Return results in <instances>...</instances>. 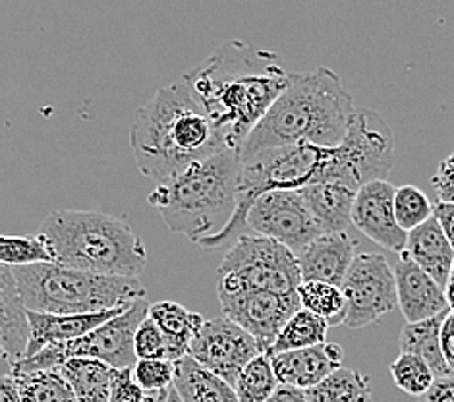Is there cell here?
<instances>
[{
    "instance_id": "6da1fadb",
    "label": "cell",
    "mask_w": 454,
    "mask_h": 402,
    "mask_svg": "<svg viewBox=\"0 0 454 402\" xmlns=\"http://www.w3.org/2000/svg\"><path fill=\"white\" fill-rule=\"evenodd\" d=\"M182 78L219 130L224 146L240 151L286 90L290 74L273 51L231 39Z\"/></svg>"
},
{
    "instance_id": "7a4b0ae2",
    "label": "cell",
    "mask_w": 454,
    "mask_h": 402,
    "mask_svg": "<svg viewBox=\"0 0 454 402\" xmlns=\"http://www.w3.org/2000/svg\"><path fill=\"white\" fill-rule=\"evenodd\" d=\"M129 147L137 170L163 184L224 149V141L186 80L160 88L134 114Z\"/></svg>"
},
{
    "instance_id": "3957f363",
    "label": "cell",
    "mask_w": 454,
    "mask_h": 402,
    "mask_svg": "<svg viewBox=\"0 0 454 402\" xmlns=\"http://www.w3.org/2000/svg\"><path fill=\"white\" fill-rule=\"evenodd\" d=\"M354 113L352 95L337 72L321 67L290 74L286 90L246 138L240 155L246 161L296 144L334 147L348 134Z\"/></svg>"
},
{
    "instance_id": "277c9868",
    "label": "cell",
    "mask_w": 454,
    "mask_h": 402,
    "mask_svg": "<svg viewBox=\"0 0 454 402\" xmlns=\"http://www.w3.org/2000/svg\"><path fill=\"white\" fill-rule=\"evenodd\" d=\"M242 169L240 151L224 147L182 175L159 184L147 195V203L159 211L172 234L200 244L223 233L234 217Z\"/></svg>"
},
{
    "instance_id": "5b68a950",
    "label": "cell",
    "mask_w": 454,
    "mask_h": 402,
    "mask_svg": "<svg viewBox=\"0 0 454 402\" xmlns=\"http://www.w3.org/2000/svg\"><path fill=\"white\" fill-rule=\"evenodd\" d=\"M37 234L49 244L59 265L129 279H137L147 267L142 238L124 219L109 213L52 211Z\"/></svg>"
},
{
    "instance_id": "8992f818",
    "label": "cell",
    "mask_w": 454,
    "mask_h": 402,
    "mask_svg": "<svg viewBox=\"0 0 454 402\" xmlns=\"http://www.w3.org/2000/svg\"><path fill=\"white\" fill-rule=\"evenodd\" d=\"M27 310L43 313H95L132 306L145 298L137 279L99 275L59 264L12 267Z\"/></svg>"
},
{
    "instance_id": "52a82bcc",
    "label": "cell",
    "mask_w": 454,
    "mask_h": 402,
    "mask_svg": "<svg viewBox=\"0 0 454 402\" xmlns=\"http://www.w3.org/2000/svg\"><path fill=\"white\" fill-rule=\"evenodd\" d=\"M300 285L296 254L267 236L242 234L219 265V292H296Z\"/></svg>"
},
{
    "instance_id": "ba28073f",
    "label": "cell",
    "mask_w": 454,
    "mask_h": 402,
    "mask_svg": "<svg viewBox=\"0 0 454 402\" xmlns=\"http://www.w3.org/2000/svg\"><path fill=\"white\" fill-rule=\"evenodd\" d=\"M147 315L149 303L145 298L137 300L126 311L105 321L91 333L70 343L45 346L35 356L24 358L12 367L26 369V372H31V369H59L64 362L75 356L97 358V360H103L116 369L134 367L137 362L136 333Z\"/></svg>"
},
{
    "instance_id": "9c48e42d",
    "label": "cell",
    "mask_w": 454,
    "mask_h": 402,
    "mask_svg": "<svg viewBox=\"0 0 454 402\" xmlns=\"http://www.w3.org/2000/svg\"><path fill=\"white\" fill-rule=\"evenodd\" d=\"M346 298L342 325L364 329L398 306L396 277L381 254H358L340 285Z\"/></svg>"
},
{
    "instance_id": "30bf717a",
    "label": "cell",
    "mask_w": 454,
    "mask_h": 402,
    "mask_svg": "<svg viewBox=\"0 0 454 402\" xmlns=\"http://www.w3.org/2000/svg\"><path fill=\"white\" fill-rule=\"evenodd\" d=\"M247 234L273 238L298 254L325 234L301 190H271L259 195L246 217Z\"/></svg>"
},
{
    "instance_id": "8fae6325",
    "label": "cell",
    "mask_w": 454,
    "mask_h": 402,
    "mask_svg": "<svg viewBox=\"0 0 454 402\" xmlns=\"http://www.w3.org/2000/svg\"><path fill=\"white\" fill-rule=\"evenodd\" d=\"M350 186L358 192L367 182L387 180L396 161L395 134L385 118L372 108H356L348 134L340 144Z\"/></svg>"
},
{
    "instance_id": "7c38bea8",
    "label": "cell",
    "mask_w": 454,
    "mask_h": 402,
    "mask_svg": "<svg viewBox=\"0 0 454 402\" xmlns=\"http://www.w3.org/2000/svg\"><path fill=\"white\" fill-rule=\"evenodd\" d=\"M219 303L224 318L232 319L262 344L263 352L273 349L278 333L300 308L296 292L244 290L219 292Z\"/></svg>"
},
{
    "instance_id": "4fadbf2b",
    "label": "cell",
    "mask_w": 454,
    "mask_h": 402,
    "mask_svg": "<svg viewBox=\"0 0 454 402\" xmlns=\"http://www.w3.org/2000/svg\"><path fill=\"white\" fill-rule=\"evenodd\" d=\"M262 352V344L254 335L223 315L201 325L188 354L234 387L246 364Z\"/></svg>"
},
{
    "instance_id": "5bb4252c",
    "label": "cell",
    "mask_w": 454,
    "mask_h": 402,
    "mask_svg": "<svg viewBox=\"0 0 454 402\" xmlns=\"http://www.w3.org/2000/svg\"><path fill=\"white\" fill-rule=\"evenodd\" d=\"M396 188L388 180L367 182L356 193L352 225L370 240L395 254H403L408 242V233L396 221L395 213Z\"/></svg>"
},
{
    "instance_id": "9a60e30c",
    "label": "cell",
    "mask_w": 454,
    "mask_h": 402,
    "mask_svg": "<svg viewBox=\"0 0 454 402\" xmlns=\"http://www.w3.org/2000/svg\"><path fill=\"white\" fill-rule=\"evenodd\" d=\"M398 306L408 323L424 321L450 311L445 287L426 273L406 252L400 254L395 267Z\"/></svg>"
},
{
    "instance_id": "2e32d148",
    "label": "cell",
    "mask_w": 454,
    "mask_h": 402,
    "mask_svg": "<svg viewBox=\"0 0 454 402\" xmlns=\"http://www.w3.org/2000/svg\"><path fill=\"white\" fill-rule=\"evenodd\" d=\"M269 356L280 385L308 390L342 367L344 349L337 343H321L308 349L271 352Z\"/></svg>"
},
{
    "instance_id": "e0dca14e",
    "label": "cell",
    "mask_w": 454,
    "mask_h": 402,
    "mask_svg": "<svg viewBox=\"0 0 454 402\" xmlns=\"http://www.w3.org/2000/svg\"><path fill=\"white\" fill-rule=\"evenodd\" d=\"M301 280L340 287L356 259V240L346 233H325L296 254Z\"/></svg>"
},
{
    "instance_id": "ac0fdd59",
    "label": "cell",
    "mask_w": 454,
    "mask_h": 402,
    "mask_svg": "<svg viewBox=\"0 0 454 402\" xmlns=\"http://www.w3.org/2000/svg\"><path fill=\"white\" fill-rule=\"evenodd\" d=\"M31 341L29 310L20 295L14 269L0 265V344L4 362L12 367L24 360Z\"/></svg>"
},
{
    "instance_id": "d6986e66",
    "label": "cell",
    "mask_w": 454,
    "mask_h": 402,
    "mask_svg": "<svg viewBox=\"0 0 454 402\" xmlns=\"http://www.w3.org/2000/svg\"><path fill=\"white\" fill-rule=\"evenodd\" d=\"M129 306L103 310L95 313H43L29 310V323H31V341L27 346V354L35 356L39 351L51 344H64L80 339V336L91 333L105 321H109L116 315L126 311Z\"/></svg>"
},
{
    "instance_id": "ffe728a7",
    "label": "cell",
    "mask_w": 454,
    "mask_h": 402,
    "mask_svg": "<svg viewBox=\"0 0 454 402\" xmlns=\"http://www.w3.org/2000/svg\"><path fill=\"white\" fill-rule=\"evenodd\" d=\"M404 252L414 262L434 277L441 287H447L450 269L454 264V248L447 233L442 231L437 217L434 215L424 225L408 233Z\"/></svg>"
},
{
    "instance_id": "44dd1931",
    "label": "cell",
    "mask_w": 454,
    "mask_h": 402,
    "mask_svg": "<svg viewBox=\"0 0 454 402\" xmlns=\"http://www.w3.org/2000/svg\"><path fill=\"white\" fill-rule=\"evenodd\" d=\"M301 193L323 233H346L352 225V209L358 193L354 188L340 182H319L301 188Z\"/></svg>"
},
{
    "instance_id": "7402d4cb",
    "label": "cell",
    "mask_w": 454,
    "mask_h": 402,
    "mask_svg": "<svg viewBox=\"0 0 454 402\" xmlns=\"http://www.w3.org/2000/svg\"><path fill=\"white\" fill-rule=\"evenodd\" d=\"M175 389L182 402H240L236 389L188 354L175 362Z\"/></svg>"
},
{
    "instance_id": "603a6c76",
    "label": "cell",
    "mask_w": 454,
    "mask_h": 402,
    "mask_svg": "<svg viewBox=\"0 0 454 402\" xmlns=\"http://www.w3.org/2000/svg\"><path fill=\"white\" fill-rule=\"evenodd\" d=\"M447 315L449 311L424 321L406 323L398 336L400 352H410L424 358V360L431 366V369H434L435 377H445L454 374L452 367L447 362V356H445V351H442V341H441L442 323H445Z\"/></svg>"
},
{
    "instance_id": "cb8c5ba5",
    "label": "cell",
    "mask_w": 454,
    "mask_h": 402,
    "mask_svg": "<svg viewBox=\"0 0 454 402\" xmlns=\"http://www.w3.org/2000/svg\"><path fill=\"white\" fill-rule=\"evenodd\" d=\"M59 369L68 379L80 402H109L116 367L97 358L75 356Z\"/></svg>"
},
{
    "instance_id": "d4e9b609",
    "label": "cell",
    "mask_w": 454,
    "mask_h": 402,
    "mask_svg": "<svg viewBox=\"0 0 454 402\" xmlns=\"http://www.w3.org/2000/svg\"><path fill=\"white\" fill-rule=\"evenodd\" d=\"M149 318L153 319L160 327V331L165 333V336L172 346V352H175L176 362L182 360L184 356H188L193 336H196V333L205 323L201 313L192 311L170 300L151 303Z\"/></svg>"
},
{
    "instance_id": "484cf974",
    "label": "cell",
    "mask_w": 454,
    "mask_h": 402,
    "mask_svg": "<svg viewBox=\"0 0 454 402\" xmlns=\"http://www.w3.org/2000/svg\"><path fill=\"white\" fill-rule=\"evenodd\" d=\"M6 374L12 375L24 402H80L60 369L26 372V369L10 367Z\"/></svg>"
},
{
    "instance_id": "4316f807",
    "label": "cell",
    "mask_w": 454,
    "mask_h": 402,
    "mask_svg": "<svg viewBox=\"0 0 454 402\" xmlns=\"http://www.w3.org/2000/svg\"><path fill=\"white\" fill-rule=\"evenodd\" d=\"M309 402H372L370 377L358 369L339 367L325 382L308 389Z\"/></svg>"
},
{
    "instance_id": "83f0119b",
    "label": "cell",
    "mask_w": 454,
    "mask_h": 402,
    "mask_svg": "<svg viewBox=\"0 0 454 402\" xmlns=\"http://www.w3.org/2000/svg\"><path fill=\"white\" fill-rule=\"evenodd\" d=\"M329 327L331 323L325 318H321V315L313 313L309 310L300 308L286 321L283 331L278 333L273 349L269 351V354L308 349V346L327 343Z\"/></svg>"
},
{
    "instance_id": "f1b7e54d",
    "label": "cell",
    "mask_w": 454,
    "mask_h": 402,
    "mask_svg": "<svg viewBox=\"0 0 454 402\" xmlns=\"http://www.w3.org/2000/svg\"><path fill=\"white\" fill-rule=\"evenodd\" d=\"M278 387L280 382L269 352H262L247 362L234 383L240 402H267Z\"/></svg>"
},
{
    "instance_id": "f546056e",
    "label": "cell",
    "mask_w": 454,
    "mask_h": 402,
    "mask_svg": "<svg viewBox=\"0 0 454 402\" xmlns=\"http://www.w3.org/2000/svg\"><path fill=\"white\" fill-rule=\"evenodd\" d=\"M300 303L304 310L325 318L331 325H340L346 313V298L340 287L321 280H301L298 287Z\"/></svg>"
},
{
    "instance_id": "4dcf8cb0",
    "label": "cell",
    "mask_w": 454,
    "mask_h": 402,
    "mask_svg": "<svg viewBox=\"0 0 454 402\" xmlns=\"http://www.w3.org/2000/svg\"><path fill=\"white\" fill-rule=\"evenodd\" d=\"M0 262L10 267L55 264V254L39 234L0 238Z\"/></svg>"
},
{
    "instance_id": "1f68e13d",
    "label": "cell",
    "mask_w": 454,
    "mask_h": 402,
    "mask_svg": "<svg viewBox=\"0 0 454 402\" xmlns=\"http://www.w3.org/2000/svg\"><path fill=\"white\" fill-rule=\"evenodd\" d=\"M388 372L393 375L395 385L412 397H424L437 379L424 358L410 352H400L396 360L388 366Z\"/></svg>"
},
{
    "instance_id": "d6a6232c",
    "label": "cell",
    "mask_w": 454,
    "mask_h": 402,
    "mask_svg": "<svg viewBox=\"0 0 454 402\" xmlns=\"http://www.w3.org/2000/svg\"><path fill=\"white\" fill-rule=\"evenodd\" d=\"M395 213L398 225L406 233L414 231L419 225L427 223L435 215V205L431 203L427 195L412 184L396 188L395 193Z\"/></svg>"
},
{
    "instance_id": "836d02e7",
    "label": "cell",
    "mask_w": 454,
    "mask_h": 402,
    "mask_svg": "<svg viewBox=\"0 0 454 402\" xmlns=\"http://www.w3.org/2000/svg\"><path fill=\"white\" fill-rule=\"evenodd\" d=\"M136 354L137 358H153V360H175V352L165 333L160 331L159 325L149 318L142 321L136 333Z\"/></svg>"
},
{
    "instance_id": "e575fe53",
    "label": "cell",
    "mask_w": 454,
    "mask_h": 402,
    "mask_svg": "<svg viewBox=\"0 0 454 402\" xmlns=\"http://www.w3.org/2000/svg\"><path fill=\"white\" fill-rule=\"evenodd\" d=\"M134 377L144 390H163L175 385L176 366L170 360H153V358H137Z\"/></svg>"
},
{
    "instance_id": "d590c367",
    "label": "cell",
    "mask_w": 454,
    "mask_h": 402,
    "mask_svg": "<svg viewBox=\"0 0 454 402\" xmlns=\"http://www.w3.org/2000/svg\"><path fill=\"white\" fill-rule=\"evenodd\" d=\"M147 390L139 387L132 367L116 369L109 402H145Z\"/></svg>"
},
{
    "instance_id": "8d00e7d4",
    "label": "cell",
    "mask_w": 454,
    "mask_h": 402,
    "mask_svg": "<svg viewBox=\"0 0 454 402\" xmlns=\"http://www.w3.org/2000/svg\"><path fill=\"white\" fill-rule=\"evenodd\" d=\"M431 186L435 190L437 201L454 203V154L442 159L431 177Z\"/></svg>"
},
{
    "instance_id": "74e56055",
    "label": "cell",
    "mask_w": 454,
    "mask_h": 402,
    "mask_svg": "<svg viewBox=\"0 0 454 402\" xmlns=\"http://www.w3.org/2000/svg\"><path fill=\"white\" fill-rule=\"evenodd\" d=\"M421 402H454V374L437 377Z\"/></svg>"
},
{
    "instance_id": "f35d334b",
    "label": "cell",
    "mask_w": 454,
    "mask_h": 402,
    "mask_svg": "<svg viewBox=\"0 0 454 402\" xmlns=\"http://www.w3.org/2000/svg\"><path fill=\"white\" fill-rule=\"evenodd\" d=\"M441 341H442V351H445V356H447V362L454 372V310L449 311L445 323H442Z\"/></svg>"
},
{
    "instance_id": "ab89813d",
    "label": "cell",
    "mask_w": 454,
    "mask_h": 402,
    "mask_svg": "<svg viewBox=\"0 0 454 402\" xmlns=\"http://www.w3.org/2000/svg\"><path fill=\"white\" fill-rule=\"evenodd\" d=\"M435 217L439 219L442 231L447 233L449 240L454 248V203H442L437 201L435 203Z\"/></svg>"
},
{
    "instance_id": "60d3db41",
    "label": "cell",
    "mask_w": 454,
    "mask_h": 402,
    "mask_svg": "<svg viewBox=\"0 0 454 402\" xmlns=\"http://www.w3.org/2000/svg\"><path fill=\"white\" fill-rule=\"evenodd\" d=\"M267 402H309V397H308L306 389L280 385L275 390V395L269 398Z\"/></svg>"
},
{
    "instance_id": "b9f144b4",
    "label": "cell",
    "mask_w": 454,
    "mask_h": 402,
    "mask_svg": "<svg viewBox=\"0 0 454 402\" xmlns=\"http://www.w3.org/2000/svg\"><path fill=\"white\" fill-rule=\"evenodd\" d=\"M0 402H24L21 400L20 390L10 374H6L3 377V382H0Z\"/></svg>"
},
{
    "instance_id": "7bdbcfd3",
    "label": "cell",
    "mask_w": 454,
    "mask_h": 402,
    "mask_svg": "<svg viewBox=\"0 0 454 402\" xmlns=\"http://www.w3.org/2000/svg\"><path fill=\"white\" fill-rule=\"evenodd\" d=\"M170 389H163V390H149L147 397H145V402H167L168 400V395H170Z\"/></svg>"
},
{
    "instance_id": "ee69618b",
    "label": "cell",
    "mask_w": 454,
    "mask_h": 402,
    "mask_svg": "<svg viewBox=\"0 0 454 402\" xmlns=\"http://www.w3.org/2000/svg\"><path fill=\"white\" fill-rule=\"evenodd\" d=\"M445 295H447V300H449V306H450V310H454V264H452L450 275H449V280H447Z\"/></svg>"
},
{
    "instance_id": "f6af8a7d",
    "label": "cell",
    "mask_w": 454,
    "mask_h": 402,
    "mask_svg": "<svg viewBox=\"0 0 454 402\" xmlns=\"http://www.w3.org/2000/svg\"><path fill=\"white\" fill-rule=\"evenodd\" d=\"M167 402H182V398H180L178 393H176L175 385H172V389H170V395H168V400H167Z\"/></svg>"
}]
</instances>
